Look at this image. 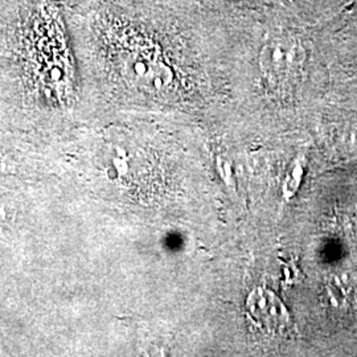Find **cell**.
<instances>
[{
	"mask_svg": "<svg viewBox=\"0 0 357 357\" xmlns=\"http://www.w3.org/2000/svg\"><path fill=\"white\" fill-rule=\"evenodd\" d=\"M306 61V51L293 36H274L265 43L259 54V66L268 81L281 84L295 77Z\"/></svg>",
	"mask_w": 357,
	"mask_h": 357,
	"instance_id": "1",
	"label": "cell"
},
{
	"mask_svg": "<svg viewBox=\"0 0 357 357\" xmlns=\"http://www.w3.org/2000/svg\"><path fill=\"white\" fill-rule=\"evenodd\" d=\"M246 314L261 331L278 335L289 330L290 314L281 299L268 289L258 287L246 299Z\"/></svg>",
	"mask_w": 357,
	"mask_h": 357,
	"instance_id": "2",
	"label": "cell"
},
{
	"mask_svg": "<svg viewBox=\"0 0 357 357\" xmlns=\"http://www.w3.org/2000/svg\"><path fill=\"white\" fill-rule=\"evenodd\" d=\"M356 3H357V0H356Z\"/></svg>",
	"mask_w": 357,
	"mask_h": 357,
	"instance_id": "3",
	"label": "cell"
}]
</instances>
